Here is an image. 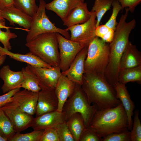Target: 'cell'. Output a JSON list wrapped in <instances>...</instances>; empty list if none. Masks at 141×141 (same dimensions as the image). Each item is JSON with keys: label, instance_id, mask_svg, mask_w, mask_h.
<instances>
[{"label": "cell", "instance_id": "cell-42", "mask_svg": "<svg viewBox=\"0 0 141 141\" xmlns=\"http://www.w3.org/2000/svg\"><path fill=\"white\" fill-rule=\"evenodd\" d=\"M6 57V55H0V66L4 62Z\"/></svg>", "mask_w": 141, "mask_h": 141}, {"label": "cell", "instance_id": "cell-31", "mask_svg": "<svg viewBox=\"0 0 141 141\" xmlns=\"http://www.w3.org/2000/svg\"><path fill=\"white\" fill-rule=\"evenodd\" d=\"M114 31L105 24L99 25L96 27L95 34L96 37L107 43H110L114 38Z\"/></svg>", "mask_w": 141, "mask_h": 141}, {"label": "cell", "instance_id": "cell-25", "mask_svg": "<svg viewBox=\"0 0 141 141\" xmlns=\"http://www.w3.org/2000/svg\"><path fill=\"white\" fill-rule=\"evenodd\" d=\"M118 81L124 84L129 82L141 84V66L119 70Z\"/></svg>", "mask_w": 141, "mask_h": 141}, {"label": "cell", "instance_id": "cell-8", "mask_svg": "<svg viewBox=\"0 0 141 141\" xmlns=\"http://www.w3.org/2000/svg\"><path fill=\"white\" fill-rule=\"evenodd\" d=\"M96 17L95 13L92 12L91 17L86 22L67 28L70 32V40L81 43L85 46H88L96 37Z\"/></svg>", "mask_w": 141, "mask_h": 141}, {"label": "cell", "instance_id": "cell-32", "mask_svg": "<svg viewBox=\"0 0 141 141\" xmlns=\"http://www.w3.org/2000/svg\"><path fill=\"white\" fill-rule=\"evenodd\" d=\"M55 127L60 141H75L66 122L58 124Z\"/></svg>", "mask_w": 141, "mask_h": 141}, {"label": "cell", "instance_id": "cell-7", "mask_svg": "<svg viewBox=\"0 0 141 141\" xmlns=\"http://www.w3.org/2000/svg\"><path fill=\"white\" fill-rule=\"evenodd\" d=\"M60 53L59 67L62 72L67 70L76 56L84 47V44L65 38L56 33Z\"/></svg>", "mask_w": 141, "mask_h": 141}, {"label": "cell", "instance_id": "cell-36", "mask_svg": "<svg viewBox=\"0 0 141 141\" xmlns=\"http://www.w3.org/2000/svg\"><path fill=\"white\" fill-rule=\"evenodd\" d=\"M40 141H60L55 128H50L44 130Z\"/></svg>", "mask_w": 141, "mask_h": 141}, {"label": "cell", "instance_id": "cell-15", "mask_svg": "<svg viewBox=\"0 0 141 141\" xmlns=\"http://www.w3.org/2000/svg\"><path fill=\"white\" fill-rule=\"evenodd\" d=\"M65 122L64 113L62 111L56 110L34 118L31 127L34 130H44L55 127Z\"/></svg>", "mask_w": 141, "mask_h": 141}, {"label": "cell", "instance_id": "cell-27", "mask_svg": "<svg viewBox=\"0 0 141 141\" xmlns=\"http://www.w3.org/2000/svg\"><path fill=\"white\" fill-rule=\"evenodd\" d=\"M16 133L10 120L3 110L0 108V134L8 139Z\"/></svg>", "mask_w": 141, "mask_h": 141}, {"label": "cell", "instance_id": "cell-13", "mask_svg": "<svg viewBox=\"0 0 141 141\" xmlns=\"http://www.w3.org/2000/svg\"><path fill=\"white\" fill-rule=\"evenodd\" d=\"M38 93L35 113L36 116L57 110L58 101L54 89L41 90Z\"/></svg>", "mask_w": 141, "mask_h": 141}, {"label": "cell", "instance_id": "cell-23", "mask_svg": "<svg viewBox=\"0 0 141 141\" xmlns=\"http://www.w3.org/2000/svg\"><path fill=\"white\" fill-rule=\"evenodd\" d=\"M75 141H79L83 133L87 128L82 116L77 113L73 114L66 121Z\"/></svg>", "mask_w": 141, "mask_h": 141}, {"label": "cell", "instance_id": "cell-17", "mask_svg": "<svg viewBox=\"0 0 141 141\" xmlns=\"http://www.w3.org/2000/svg\"><path fill=\"white\" fill-rule=\"evenodd\" d=\"M77 84L62 74L54 89L58 101L57 110L62 112L63 105L73 92Z\"/></svg>", "mask_w": 141, "mask_h": 141}, {"label": "cell", "instance_id": "cell-19", "mask_svg": "<svg viewBox=\"0 0 141 141\" xmlns=\"http://www.w3.org/2000/svg\"><path fill=\"white\" fill-rule=\"evenodd\" d=\"M141 66V53L136 45L128 42L120 60L119 70Z\"/></svg>", "mask_w": 141, "mask_h": 141}, {"label": "cell", "instance_id": "cell-44", "mask_svg": "<svg viewBox=\"0 0 141 141\" xmlns=\"http://www.w3.org/2000/svg\"><path fill=\"white\" fill-rule=\"evenodd\" d=\"M1 10L0 9V21H5V19L3 18L2 16H1Z\"/></svg>", "mask_w": 141, "mask_h": 141}, {"label": "cell", "instance_id": "cell-20", "mask_svg": "<svg viewBox=\"0 0 141 141\" xmlns=\"http://www.w3.org/2000/svg\"><path fill=\"white\" fill-rule=\"evenodd\" d=\"M83 2L81 0H53L46 4L45 8L54 12L63 22L70 12Z\"/></svg>", "mask_w": 141, "mask_h": 141}, {"label": "cell", "instance_id": "cell-10", "mask_svg": "<svg viewBox=\"0 0 141 141\" xmlns=\"http://www.w3.org/2000/svg\"><path fill=\"white\" fill-rule=\"evenodd\" d=\"M31 66L36 75L41 90L55 89L58 79L62 74L59 66L45 68Z\"/></svg>", "mask_w": 141, "mask_h": 141}, {"label": "cell", "instance_id": "cell-38", "mask_svg": "<svg viewBox=\"0 0 141 141\" xmlns=\"http://www.w3.org/2000/svg\"><path fill=\"white\" fill-rule=\"evenodd\" d=\"M118 1L121 4L122 10L126 8H128L131 13L134 12L136 7L139 4L141 0H115Z\"/></svg>", "mask_w": 141, "mask_h": 141}, {"label": "cell", "instance_id": "cell-35", "mask_svg": "<svg viewBox=\"0 0 141 141\" xmlns=\"http://www.w3.org/2000/svg\"><path fill=\"white\" fill-rule=\"evenodd\" d=\"M6 30V31L4 32L0 28V42L3 44L4 48L10 50L11 49V46L10 40L17 38V36L15 33L11 32L10 29Z\"/></svg>", "mask_w": 141, "mask_h": 141}, {"label": "cell", "instance_id": "cell-33", "mask_svg": "<svg viewBox=\"0 0 141 141\" xmlns=\"http://www.w3.org/2000/svg\"><path fill=\"white\" fill-rule=\"evenodd\" d=\"M111 5L113 7L112 14L109 19L105 25L115 31L118 24L116 21L117 16L122 8L119 2L115 0H113Z\"/></svg>", "mask_w": 141, "mask_h": 141}, {"label": "cell", "instance_id": "cell-22", "mask_svg": "<svg viewBox=\"0 0 141 141\" xmlns=\"http://www.w3.org/2000/svg\"><path fill=\"white\" fill-rule=\"evenodd\" d=\"M0 55H7L15 60L25 62L34 66L45 68L51 67L30 52L25 54L14 53L0 45Z\"/></svg>", "mask_w": 141, "mask_h": 141}, {"label": "cell", "instance_id": "cell-34", "mask_svg": "<svg viewBox=\"0 0 141 141\" xmlns=\"http://www.w3.org/2000/svg\"><path fill=\"white\" fill-rule=\"evenodd\" d=\"M130 130L109 134L101 139L102 141H130Z\"/></svg>", "mask_w": 141, "mask_h": 141}, {"label": "cell", "instance_id": "cell-4", "mask_svg": "<svg viewBox=\"0 0 141 141\" xmlns=\"http://www.w3.org/2000/svg\"><path fill=\"white\" fill-rule=\"evenodd\" d=\"M109 58V44L96 37L88 46L84 73H93L105 78Z\"/></svg>", "mask_w": 141, "mask_h": 141}, {"label": "cell", "instance_id": "cell-3", "mask_svg": "<svg viewBox=\"0 0 141 141\" xmlns=\"http://www.w3.org/2000/svg\"><path fill=\"white\" fill-rule=\"evenodd\" d=\"M56 33L41 34L25 44L30 52L51 66L58 67L60 65V53Z\"/></svg>", "mask_w": 141, "mask_h": 141}, {"label": "cell", "instance_id": "cell-40", "mask_svg": "<svg viewBox=\"0 0 141 141\" xmlns=\"http://www.w3.org/2000/svg\"><path fill=\"white\" fill-rule=\"evenodd\" d=\"M13 0H0V9L1 10L6 7L13 4Z\"/></svg>", "mask_w": 141, "mask_h": 141}, {"label": "cell", "instance_id": "cell-24", "mask_svg": "<svg viewBox=\"0 0 141 141\" xmlns=\"http://www.w3.org/2000/svg\"><path fill=\"white\" fill-rule=\"evenodd\" d=\"M21 71L23 74L24 80L21 88L34 92H38L41 90L30 65L27 64L25 67L22 68Z\"/></svg>", "mask_w": 141, "mask_h": 141}, {"label": "cell", "instance_id": "cell-21", "mask_svg": "<svg viewBox=\"0 0 141 141\" xmlns=\"http://www.w3.org/2000/svg\"><path fill=\"white\" fill-rule=\"evenodd\" d=\"M92 13L89 11L86 3L82 2L70 12L63 21V25L68 27L83 23L89 20Z\"/></svg>", "mask_w": 141, "mask_h": 141}, {"label": "cell", "instance_id": "cell-2", "mask_svg": "<svg viewBox=\"0 0 141 141\" xmlns=\"http://www.w3.org/2000/svg\"><path fill=\"white\" fill-rule=\"evenodd\" d=\"M128 127L127 117L121 103L115 107L98 110L89 127L96 133L101 141L109 134L128 130Z\"/></svg>", "mask_w": 141, "mask_h": 141}, {"label": "cell", "instance_id": "cell-9", "mask_svg": "<svg viewBox=\"0 0 141 141\" xmlns=\"http://www.w3.org/2000/svg\"><path fill=\"white\" fill-rule=\"evenodd\" d=\"M1 108L10 120L16 133H20L32 127L34 118L22 110L13 102L7 104Z\"/></svg>", "mask_w": 141, "mask_h": 141}, {"label": "cell", "instance_id": "cell-11", "mask_svg": "<svg viewBox=\"0 0 141 141\" xmlns=\"http://www.w3.org/2000/svg\"><path fill=\"white\" fill-rule=\"evenodd\" d=\"M38 92L24 89L16 92L12 98L14 102L23 111L32 115L35 114Z\"/></svg>", "mask_w": 141, "mask_h": 141}, {"label": "cell", "instance_id": "cell-18", "mask_svg": "<svg viewBox=\"0 0 141 141\" xmlns=\"http://www.w3.org/2000/svg\"><path fill=\"white\" fill-rule=\"evenodd\" d=\"M114 87L116 96L120 100L126 113L128 121V130H131L133 124L132 117L134 114V103L131 99L125 84L117 81L115 83Z\"/></svg>", "mask_w": 141, "mask_h": 141}, {"label": "cell", "instance_id": "cell-39", "mask_svg": "<svg viewBox=\"0 0 141 141\" xmlns=\"http://www.w3.org/2000/svg\"><path fill=\"white\" fill-rule=\"evenodd\" d=\"M20 89L13 90L0 96V108L7 104L11 102L12 97L16 92L20 90Z\"/></svg>", "mask_w": 141, "mask_h": 141}, {"label": "cell", "instance_id": "cell-14", "mask_svg": "<svg viewBox=\"0 0 141 141\" xmlns=\"http://www.w3.org/2000/svg\"><path fill=\"white\" fill-rule=\"evenodd\" d=\"M0 78L4 82L1 88L3 93L21 88L24 80L21 71H13L8 65L3 66L0 69Z\"/></svg>", "mask_w": 141, "mask_h": 141}, {"label": "cell", "instance_id": "cell-1", "mask_svg": "<svg viewBox=\"0 0 141 141\" xmlns=\"http://www.w3.org/2000/svg\"><path fill=\"white\" fill-rule=\"evenodd\" d=\"M90 104L96 105L98 110L116 107L121 103L114 87L105 77L93 73H84L81 85Z\"/></svg>", "mask_w": 141, "mask_h": 141}, {"label": "cell", "instance_id": "cell-30", "mask_svg": "<svg viewBox=\"0 0 141 141\" xmlns=\"http://www.w3.org/2000/svg\"><path fill=\"white\" fill-rule=\"evenodd\" d=\"M134 118L130 133V141H141V124L139 118V111L134 112Z\"/></svg>", "mask_w": 141, "mask_h": 141}, {"label": "cell", "instance_id": "cell-5", "mask_svg": "<svg viewBox=\"0 0 141 141\" xmlns=\"http://www.w3.org/2000/svg\"><path fill=\"white\" fill-rule=\"evenodd\" d=\"M98 110L96 105L89 103L81 85L77 84L73 92L63 105L62 111L65 115L66 121L73 114L80 113L87 128Z\"/></svg>", "mask_w": 141, "mask_h": 141}, {"label": "cell", "instance_id": "cell-28", "mask_svg": "<svg viewBox=\"0 0 141 141\" xmlns=\"http://www.w3.org/2000/svg\"><path fill=\"white\" fill-rule=\"evenodd\" d=\"M13 4L16 8L32 17L38 8L35 0H13Z\"/></svg>", "mask_w": 141, "mask_h": 141}, {"label": "cell", "instance_id": "cell-37", "mask_svg": "<svg viewBox=\"0 0 141 141\" xmlns=\"http://www.w3.org/2000/svg\"><path fill=\"white\" fill-rule=\"evenodd\" d=\"M79 141H101V139L94 131L88 127L83 133Z\"/></svg>", "mask_w": 141, "mask_h": 141}, {"label": "cell", "instance_id": "cell-16", "mask_svg": "<svg viewBox=\"0 0 141 141\" xmlns=\"http://www.w3.org/2000/svg\"><path fill=\"white\" fill-rule=\"evenodd\" d=\"M1 16L8 20L10 25H18L24 28L29 30L30 28L32 17L16 8L12 4L1 10Z\"/></svg>", "mask_w": 141, "mask_h": 141}, {"label": "cell", "instance_id": "cell-12", "mask_svg": "<svg viewBox=\"0 0 141 141\" xmlns=\"http://www.w3.org/2000/svg\"><path fill=\"white\" fill-rule=\"evenodd\" d=\"M88 46L83 48L77 55L69 68L62 74L76 84L81 85L84 73V64Z\"/></svg>", "mask_w": 141, "mask_h": 141}, {"label": "cell", "instance_id": "cell-43", "mask_svg": "<svg viewBox=\"0 0 141 141\" xmlns=\"http://www.w3.org/2000/svg\"><path fill=\"white\" fill-rule=\"evenodd\" d=\"M7 139L2 137L0 134V141H7Z\"/></svg>", "mask_w": 141, "mask_h": 141}, {"label": "cell", "instance_id": "cell-29", "mask_svg": "<svg viewBox=\"0 0 141 141\" xmlns=\"http://www.w3.org/2000/svg\"><path fill=\"white\" fill-rule=\"evenodd\" d=\"M44 130H34L31 132L15 133L8 139V141H40Z\"/></svg>", "mask_w": 141, "mask_h": 141}, {"label": "cell", "instance_id": "cell-26", "mask_svg": "<svg viewBox=\"0 0 141 141\" xmlns=\"http://www.w3.org/2000/svg\"><path fill=\"white\" fill-rule=\"evenodd\" d=\"M114 0H95L91 11L96 13V27L98 26L105 13L110 9Z\"/></svg>", "mask_w": 141, "mask_h": 141}, {"label": "cell", "instance_id": "cell-45", "mask_svg": "<svg viewBox=\"0 0 141 141\" xmlns=\"http://www.w3.org/2000/svg\"><path fill=\"white\" fill-rule=\"evenodd\" d=\"M81 0L82 2H84V0Z\"/></svg>", "mask_w": 141, "mask_h": 141}, {"label": "cell", "instance_id": "cell-6", "mask_svg": "<svg viewBox=\"0 0 141 141\" xmlns=\"http://www.w3.org/2000/svg\"><path fill=\"white\" fill-rule=\"evenodd\" d=\"M46 4L44 0H39L38 8L32 17L31 27L27 32L26 38V43L40 34L48 32L59 33L65 38L70 39L69 31L66 28L62 29L57 27L49 19L46 13Z\"/></svg>", "mask_w": 141, "mask_h": 141}, {"label": "cell", "instance_id": "cell-41", "mask_svg": "<svg viewBox=\"0 0 141 141\" xmlns=\"http://www.w3.org/2000/svg\"><path fill=\"white\" fill-rule=\"evenodd\" d=\"M5 21H0V28H4L6 29H16L21 30H24L28 32L29 30L24 28H21L19 27H13L7 26L5 25Z\"/></svg>", "mask_w": 141, "mask_h": 141}]
</instances>
